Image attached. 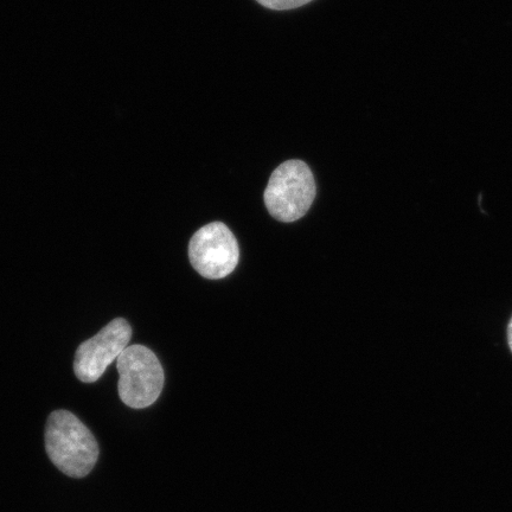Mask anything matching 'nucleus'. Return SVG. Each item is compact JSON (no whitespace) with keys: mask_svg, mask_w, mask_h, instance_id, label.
Segmentation results:
<instances>
[{"mask_svg":"<svg viewBox=\"0 0 512 512\" xmlns=\"http://www.w3.org/2000/svg\"><path fill=\"white\" fill-rule=\"evenodd\" d=\"M132 338L131 325L124 318H115L93 338L76 350L74 373L83 383L100 379L111 364L123 354Z\"/></svg>","mask_w":512,"mask_h":512,"instance_id":"5","label":"nucleus"},{"mask_svg":"<svg viewBox=\"0 0 512 512\" xmlns=\"http://www.w3.org/2000/svg\"><path fill=\"white\" fill-rule=\"evenodd\" d=\"M192 267L203 278L228 277L239 264V243L232 230L222 222H211L197 230L189 243Z\"/></svg>","mask_w":512,"mask_h":512,"instance_id":"4","label":"nucleus"},{"mask_svg":"<svg viewBox=\"0 0 512 512\" xmlns=\"http://www.w3.org/2000/svg\"><path fill=\"white\" fill-rule=\"evenodd\" d=\"M46 450L57 469L72 478L89 475L99 458L98 441L91 430L78 416L64 409L48 418Z\"/></svg>","mask_w":512,"mask_h":512,"instance_id":"1","label":"nucleus"},{"mask_svg":"<svg viewBox=\"0 0 512 512\" xmlns=\"http://www.w3.org/2000/svg\"><path fill=\"white\" fill-rule=\"evenodd\" d=\"M117 368L119 396L126 406L142 409L158 400L165 376L155 352L144 345H131L118 357Z\"/></svg>","mask_w":512,"mask_h":512,"instance_id":"3","label":"nucleus"},{"mask_svg":"<svg viewBox=\"0 0 512 512\" xmlns=\"http://www.w3.org/2000/svg\"><path fill=\"white\" fill-rule=\"evenodd\" d=\"M256 2L267 9L283 11L302 8L312 0H256Z\"/></svg>","mask_w":512,"mask_h":512,"instance_id":"6","label":"nucleus"},{"mask_svg":"<svg viewBox=\"0 0 512 512\" xmlns=\"http://www.w3.org/2000/svg\"><path fill=\"white\" fill-rule=\"evenodd\" d=\"M315 177L302 160H287L273 172L265 190L268 213L275 220L291 223L302 219L316 198Z\"/></svg>","mask_w":512,"mask_h":512,"instance_id":"2","label":"nucleus"},{"mask_svg":"<svg viewBox=\"0 0 512 512\" xmlns=\"http://www.w3.org/2000/svg\"><path fill=\"white\" fill-rule=\"evenodd\" d=\"M508 342L510 345V349L512 351V318H511L509 326H508Z\"/></svg>","mask_w":512,"mask_h":512,"instance_id":"7","label":"nucleus"}]
</instances>
